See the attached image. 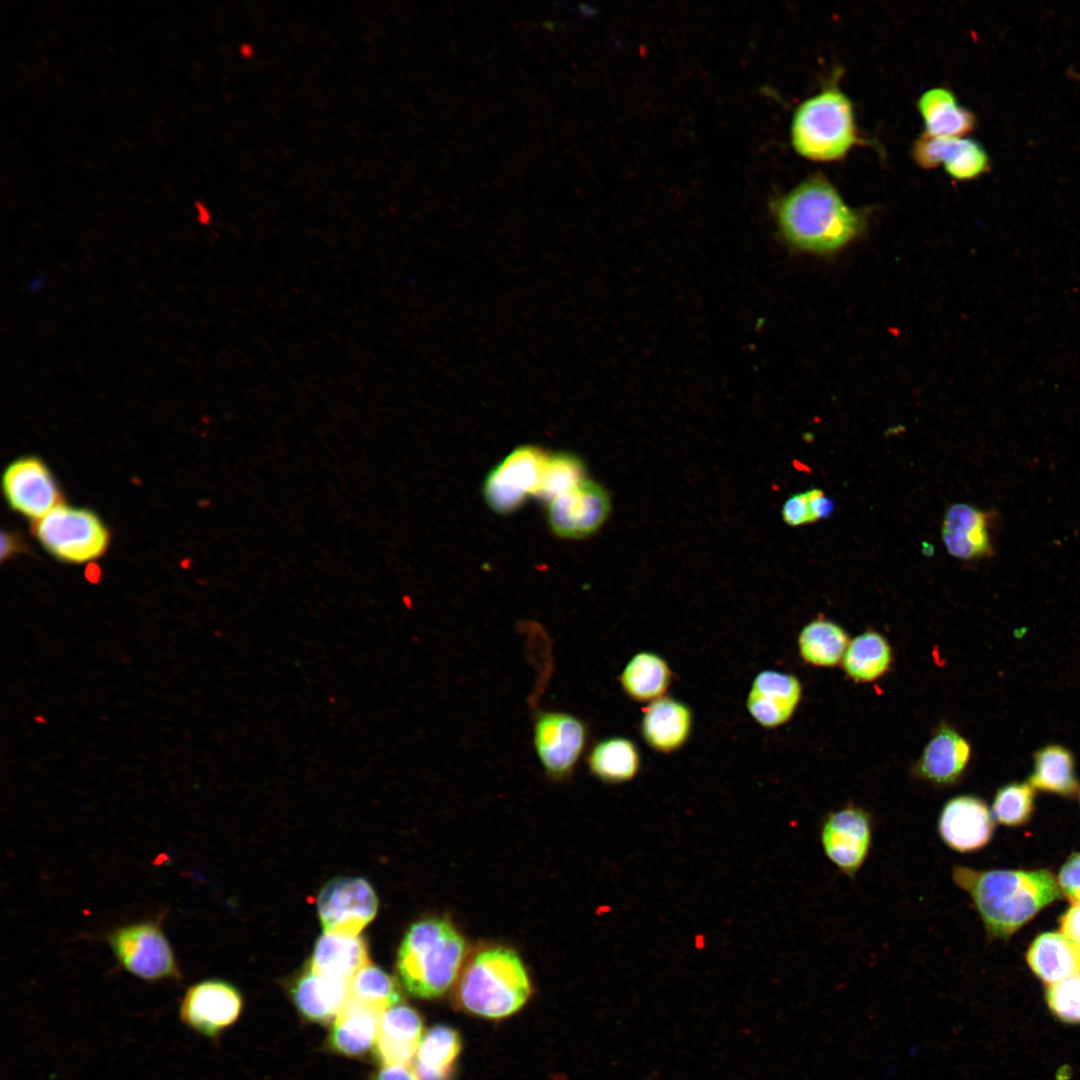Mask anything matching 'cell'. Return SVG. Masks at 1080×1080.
I'll list each match as a JSON object with an SVG mask.
<instances>
[{
	"label": "cell",
	"mask_w": 1080,
	"mask_h": 1080,
	"mask_svg": "<svg viewBox=\"0 0 1080 1080\" xmlns=\"http://www.w3.org/2000/svg\"><path fill=\"white\" fill-rule=\"evenodd\" d=\"M774 214L784 241L800 251L830 254L862 235L863 209L850 207L822 175L811 176L777 200Z\"/></svg>",
	"instance_id": "cell-1"
},
{
	"label": "cell",
	"mask_w": 1080,
	"mask_h": 1080,
	"mask_svg": "<svg viewBox=\"0 0 1080 1080\" xmlns=\"http://www.w3.org/2000/svg\"><path fill=\"white\" fill-rule=\"evenodd\" d=\"M951 877L970 897L992 939H1007L1060 897L1058 883L1048 870H977L954 865Z\"/></svg>",
	"instance_id": "cell-2"
},
{
	"label": "cell",
	"mask_w": 1080,
	"mask_h": 1080,
	"mask_svg": "<svg viewBox=\"0 0 1080 1080\" xmlns=\"http://www.w3.org/2000/svg\"><path fill=\"white\" fill-rule=\"evenodd\" d=\"M465 955V940L449 921H417L404 935L398 950L400 980L414 997L437 998L458 978Z\"/></svg>",
	"instance_id": "cell-3"
},
{
	"label": "cell",
	"mask_w": 1080,
	"mask_h": 1080,
	"mask_svg": "<svg viewBox=\"0 0 1080 1080\" xmlns=\"http://www.w3.org/2000/svg\"><path fill=\"white\" fill-rule=\"evenodd\" d=\"M531 993L526 968L512 949L495 946L478 951L467 962L458 998L469 1012L502 1018L519 1010Z\"/></svg>",
	"instance_id": "cell-4"
},
{
	"label": "cell",
	"mask_w": 1080,
	"mask_h": 1080,
	"mask_svg": "<svg viewBox=\"0 0 1080 1080\" xmlns=\"http://www.w3.org/2000/svg\"><path fill=\"white\" fill-rule=\"evenodd\" d=\"M791 142L799 155L820 162L839 160L863 142L852 102L836 84H829L796 108Z\"/></svg>",
	"instance_id": "cell-5"
},
{
	"label": "cell",
	"mask_w": 1080,
	"mask_h": 1080,
	"mask_svg": "<svg viewBox=\"0 0 1080 1080\" xmlns=\"http://www.w3.org/2000/svg\"><path fill=\"white\" fill-rule=\"evenodd\" d=\"M33 534L51 556L72 564L102 557L110 543L109 530L96 513L63 503L34 523Z\"/></svg>",
	"instance_id": "cell-6"
},
{
	"label": "cell",
	"mask_w": 1080,
	"mask_h": 1080,
	"mask_svg": "<svg viewBox=\"0 0 1080 1080\" xmlns=\"http://www.w3.org/2000/svg\"><path fill=\"white\" fill-rule=\"evenodd\" d=\"M117 962L147 982L179 981L182 973L160 920H141L119 926L106 937Z\"/></svg>",
	"instance_id": "cell-7"
},
{
	"label": "cell",
	"mask_w": 1080,
	"mask_h": 1080,
	"mask_svg": "<svg viewBox=\"0 0 1080 1080\" xmlns=\"http://www.w3.org/2000/svg\"><path fill=\"white\" fill-rule=\"evenodd\" d=\"M589 736V728L578 716L554 709H537L532 717L535 754L552 781L572 777Z\"/></svg>",
	"instance_id": "cell-8"
},
{
	"label": "cell",
	"mask_w": 1080,
	"mask_h": 1080,
	"mask_svg": "<svg viewBox=\"0 0 1080 1080\" xmlns=\"http://www.w3.org/2000/svg\"><path fill=\"white\" fill-rule=\"evenodd\" d=\"M825 856L844 875L854 878L866 862L873 842L871 814L848 804L830 811L820 826Z\"/></svg>",
	"instance_id": "cell-9"
},
{
	"label": "cell",
	"mask_w": 1080,
	"mask_h": 1080,
	"mask_svg": "<svg viewBox=\"0 0 1080 1080\" xmlns=\"http://www.w3.org/2000/svg\"><path fill=\"white\" fill-rule=\"evenodd\" d=\"M547 455L535 446H520L508 454L488 474L483 493L489 507L500 514L517 510L530 496H536Z\"/></svg>",
	"instance_id": "cell-10"
},
{
	"label": "cell",
	"mask_w": 1080,
	"mask_h": 1080,
	"mask_svg": "<svg viewBox=\"0 0 1080 1080\" xmlns=\"http://www.w3.org/2000/svg\"><path fill=\"white\" fill-rule=\"evenodd\" d=\"M377 909L375 891L362 878L334 879L317 897L318 915L325 933L358 935L373 920Z\"/></svg>",
	"instance_id": "cell-11"
},
{
	"label": "cell",
	"mask_w": 1080,
	"mask_h": 1080,
	"mask_svg": "<svg viewBox=\"0 0 1080 1080\" xmlns=\"http://www.w3.org/2000/svg\"><path fill=\"white\" fill-rule=\"evenodd\" d=\"M2 490L13 511L35 522L62 499L52 472L41 458L33 455L19 457L6 467Z\"/></svg>",
	"instance_id": "cell-12"
},
{
	"label": "cell",
	"mask_w": 1080,
	"mask_h": 1080,
	"mask_svg": "<svg viewBox=\"0 0 1080 1080\" xmlns=\"http://www.w3.org/2000/svg\"><path fill=\"white\" fill-rule=\"evenodd\" d=\"M242 997L230 983L207 979L190 986L183 996L179 1016L183 1024L207 1037H216L231 1026L242 1010Z\"/></svg>",
	"instance_id": "cell-13"
},
{
	"label": "cell",
	"mask_w": 1080,
	"mask_h": 1080,
	"mask_svg": "<svg viewBox=\"0 0 1080 1080\" xmlns=\"http://www.w3.org/2000/svg\"><path fill=\"white\" fill-rule=\"evenodd\" d=\"M609 511L610 500L605 489L586 478L571 490L548 502L547 518L555 535L578 539L597 531Z\"/></svg>",
	"instance_id": "cell-14"
},
{
	"label": "cell",
	"mask_w": 1080,
	"mask_h": 1080,
	"mask_svg": "<svg viewBox=\"0 0 1080 1080\" xmlns=\"http://www.w3.org/2000/svg\"><path fill=\"white\" fill-rule=\"evenodd\" d=\"M994 820L986 803L973 795H959L942 807L937 831L951 850L970 853L982 849L992 838Z\"/></svg>",
	"instance_id": "cell-15"
},
{
	"label": "cell",
	"mask_w": 1080,
	"mask_h": 1080,
	"mask_svg": "<svg viewBox=\"0 0 1080 1080\" xmlns=\"http://www.w3.org/2000/svg\"><path fill=\"white\" fill-rule=\"evenodd\" d=\"M912 157L924 169L943 165L948 175L957 180L975 179L990 167L983 146L964 137H935L924 133L914 142Z\"/></svg>",
	"instance_id": "cell-16"
},
{
	"label": "cell",
	"mask_w": 1080,
	"mask_h": 1080,
	"mask_svg": "<svg viewBox=\"0 0 1080 1080\" xmlns=\"http://www.w3.org/2000/svg\"><path fill=\"white\" fill-rule=\"evenodd\" d=\"M800 699L801 684L795 676L763 671L752 683L747 709L761 726L773 728L791 718Z\"/></svg>",
	"instance_id": "cell-17"
},
{
	"label": "cell",
	"mask_w": 1080,
	"mask_h": 1080,
	"mask_svg": "<svg viewBox=\"0 0 1080 1080\" xmlns=\"http://www.w3.org/2000/svg\"><path fill=\"white\" fill-rule=\"evenodd\" d=\"M989 521V513L973 505H951L945 513L941 530L948 553L967 561L990 556L993 547Z\"/></svg>",
	"instance_id": "cell-18"
},
{
	"label": "cell",
	"mask_w": 1080,
	"mask_h": 1080,
	"mask_svg": "<svg viewBox=\"0 0 1080 1080\" xmlns=\"http://www.w3.org/2000/svg\"><path fill=\"white\" fill-rule=\"evenodd\" d=\"M423 1021L412 1007L398 1003L382 1015L375 1054L386 1066H409L421 1043Z\"/></svg>",
	"instance_id": "cell-19"
},
{
	"label": "cell",
	"mask_w": 1080,
	"mask_h": 1080,
	"mask_svg": "<svg viewBox=\"0 0 1080 1080\" xmlns=\"http://www.w3.org/2000/svg\"><path fill=\"white\" fill-rule=\"evenodd\" d=\"M970 759V745L960 734L942 726L923 750L916 774L938 786L958 781Z\"/></svg>",
	"instance_id": "cell-20"
},
{
	"label": "cell",
	"mask_w": 1080,
	"mask_h": 1080,
	"mask_svg": "<svg viewBox=\"0 0 1080 1080\" xmlns=\"http://www.w3.org/2000/svg\"><path fill=\"white\" fill-rule=\"evenodd\" d=\"M349 982L323 976L306 968L292 983L291 996L308 1020L327 1023L349 999Z\"/></svg>",
	"instance_id": "cell-21"
},
{
	"label": "cell",
	"mask_w": 1080,
	"mask_h": 1080,
	"mask_svg": "<svg viewBox=\"0 0 1080 1080\" xmlns=\"http://www.w3.org/2000/svg\"><path fill=\"white\" fill-rule=\"evenodd\" d=\"M383 1013L349 997L331 1028L329 1047L346 1056L366 1054L377 1038Z\"/></svg>",
	"instance_id": "cell-22"
},
{
	"label": "cell",
	"mask_w": 1080,
	"mask_h": 1080,
	"mask_svg": "<svg viewBox=\"0 0 1080 1080\" xmlns=\"http://www.w3.org/2000/svg\"><path fill=\"white\" fill-rule=\"evenodd\" d=\"M691 725L692 715L688 706L676 699L661 697L646 708L641 732L650 747L669 753L687 741Z\"/></svg>",
	"instance_id": "cell-23"
},
{
	"label": "cell",
	"mask_w": 1080,
	"mask_h": 1080,
	"mask_svg": "<svg viewBox=\"0 0 1080 1080\" xmlns=\"http://www.w3.org/2000/svg\"><path fill=\"white\" fill-rule=\"evenodd\" d=\"M369 963L367 945L361 937L325 933L314 946L309 968L323 976L350 983Z\"/></svg>",
	"instance_id": "cell-24"
},
{
	"label": "cell",
	"mask_w": 1080,
	"mask_h": 1080,
	"mask_svg": "<svg viewBox=\"0 0 1080 1080\" xmlns=\"http://www.w3.org/2000/svg\"><path fill=\"white\" fill-rule=\"evenodd\" d=\"M917 107L925 134L930 136L962 138L975 128V115L960 105L949 89L936 87L926 90L920 96Z\"/></svg>",
	"instance_id": "cell-25"
},
{
	"label": "cell",
	"mask_w": 1080,
	"mask_h": 1080,
	"mask_svg": "<svg viewBox=\"0 0 1080 1080\" xmlns=\"http://www.w3.org/2000/svg\"><path fill=\"white\" fill-rule=\"evenodd\" d=\"M1026 958L1032 971L1050 985L1080 972V947L1060 933L1040 934Z\"/></svg>",
	"instance_id": "cell-26"
},
{
	"label": "cell",
	"mask_w": 1080,
	"mask_h": 1080,
	"mask_svg": "<svg viewBox=\"0 0 1080 1080\" xmlns=\"http://www.w3.org/2000/svg\"><path fill=\"white\" fill-rule=\"evenodd\" d=\"M461 1051V1039L446 1025L432 1027L422 1038L414 1072L419 1080H450Z\"/></svg>",
	"instance_id": "cell-27"
},
{
	"label": "cell",
	"mask_w": 1080,
	"mask_h": 1080,
	"mask_svg": "<svg viewBox=\"0 0 1080 1080\" xmlns=\"http://www.w3.org/2000/svg\"><path fill=\"white\" fill-rule=\"evenodd\" d=\"M591 774L605 783H622L631 780L640 766V756L635 744L627 738L610 737L593 745L587 757Z\"/></svg>",
	"instance_id": "cell-28"
},
{
	"label": "cell",
	"mask_w": 1080,
	"mask_h": 1080,
	"mask_svg": "<svg viewBox=\"0 0 1080 1080\" xmlns=\"http://www.w3.org/2000/svg\"><path fill=\"white\" fill-rule=\"evenodd\" d=\"M1034 789L1066 797L1079 789L1073 754L1059 744H1049L1034 755L1033 771L1029 778Z\"/></svg>",
	"instance_id": "cell-29"
},
{
	"label": "cell",
	"mask_w": 1080,
	"mask_h": 1080,
	"mask_svg": "<svg viewBox=\"0 0 1080 1080\" xmlns=\"http://www.w3.org/2000/svg\"><path fill=\"white\" fill-rule=\"evenodd\" d=\"M619 681L630 698L639 702L663 697L671 682L667 662L652 652H640L626 664Z\"/></svg>",
	"instance_id": "cell-30"
},
{
	"label": "cell",
	"mask_w": 1080,
	"mask_h": 1080,
	"mask_svg": "<svg viewBox=\"0 0 1080 1080\" xmlns=\"http://www.w3.org/2000/svg\"><path fill=\"white\" fill-rule=\"evenodd\" d=\"M891 649L880 634L869 631L853 639L843 656L846 673L856 681H873L889 668Z\"/></svg>",
	"instance_id": "cell-31"
},
{
	"label": "cell",
	"mask_w": 1080,
	"mask_h": 1080,
	"mask_svg": "<svg viewBox=\"0 0 1080 1080\" xmlns=\"http://www.w3.org/2000/svg\"><path fill=\"white\" fill-rule=\"evenodd\" d=\"M801 657L812 665L834 666L844 656L848 636L837 624L817 620L807 624L798 639Z\"/></svg>",
	"instance_id": "cell-32"
},
{
	"label": "cell",
	"mask_w": 1080,
	"mask_h": 1080,
	"mask_svg": "<svg viewBox=\"0 0 1080 1080\" xmlns=\"http://www.w3.org/2000/svg\"><path fill=\"white\" fill-rule=\"evenodd\" d=\"M586 479L581 458L569 452L548 454L536 497L550 502Z\"/></svg>",
	"instance_id": "cell-33"
},
{
	"label": "cell",
	"mask_w": 1080,
	"mask_h": 1080,
	"mask_svg": "<svg viewBox=\"0 0 1080 1080\" xmlns=\"http://www.w3.org/2000/svg\"><path fill=\"white\" fill-rule=\"evenodd\" d=\"M349 997L385 1012L400 1003V990L394 978L377 966L367 964L351 979Z\"/></svg>",
	"instance_id": "cell-34"
},
{
	"label": "cell",
	"mask_w": 1080,
	"mask_h": 1080,
	"mask_svg": "<svg viewBox=\"0 0 1080 1080\" xmlns=\"http://www.w3.org/2000/svg\"><path fill=\"white\" fill-rule=\"evenodd\" d=\"M1034 788L1028 783L1013 782L1001 787L993 801L994 818L1006 826L1026 823L1034 809Z\"/></svg>",
	"instance_id": "cell-35"
},
{
	"label": "cell",
	"mask_w": 1080,
	"mask_h": 1080,
	"mask_svg": "<svg viewBox=\"0 0 1080 1080\" xmlns=\"http://www.w3.org/2000/svg\"><path fill=\"white\" fill-rule=\"evenodd\" d=\"M1046 1000L1055 1016L1066 1023L1080 1022V972L1051 984Z\"/></svg>",
	"instance_id": "cell-36"
},
{
	"label": "cell",
	"mask_w": 1080,
	"mask_h": 1080,
	"mask_svg": "<svg viewBox=\"0 0 1080 1080\" xmlns=\"http://www.w3.org/2000/svg\"><path fill=\"white\" fill-rule=\"evenodd\" d=\"M1058 886L1071 903L1080 904V853L1072 854L1063 864Z\"/></svg>",
	"instance_id": "cell-37"
},
{
	"label": "cell",
	"mask_w": 1080,
	"mask_h": 1080,
	"mask_svg": "<svg viewBox=\"0 0 1080 1080\" xmlns=\"http://www.w3.org/2000/svg\"><path fill=\"white\" fill-rule=\"evenodd\" d=\"M783 520L792 527L812 522L807 493L790 496L782 508Z\"/></svg>",
	"instance_id": "cell-38"
},
{
	"label": "cell",
	"mask_w": 1080,
	"mask_h": 1080,
	"mask_svg": "<svg viewBox=\"0 0 1080 1080\" xmlns=\"http://www.w3.org/2000/svg\"><path fill=\"white\" fill-rule=\"evenodd\" d=\"M812 522L827 518L833 511V502L818 488L806 491Z\"/></svg>",
	"instance_id": "cell-39"
},
{
	"label": "cell",
	"mask_w": 1080,
	"mask_h": 1080,
	"mask_svg": "<svg viewBox=\"0 0 1080 1080\" xmlns=\"http://www.w3.org/2000/svg\"><path fill=\"white\" fill-rule=\"evenodd\" d=\"M1060 930L1080 947V904L1071 907L1061 916Z\"/></svg>",
	"instance_id": "cell-40"
},
{
	"label": "cell",
	"mask_w": 1080,
	"mask_h": 1080,
	"mask_svg": "<svg viewBox=\"0 0 1080 1080\" xmlns=\"http://www.w3.org/2000/svg\"><path fill=\"white\" fill-rule=\"evenodd\" d=\"M373 1080H419L415 1072L408 1066H386L374 1077Z\"/></svg>",
	"instance_id": "cell-41"
},
{
	"label": "cell",
	"mask_w": 1080,
	"mask_h": 1080,
	"mask_svg": "<svg viewBox=\"0 0 1080 1080\" xmlns=\"http://www.w3.org/2000/svg\"><path fill=\"white\" fill-rule=\"evenodd\" d=\"M22 550V542L16 534L11 532H2L1 534V560L4 561L7 558L12 557L14 554Z\"/></svg>",
	"instance_id": "cell-42"
}]
</instances>
